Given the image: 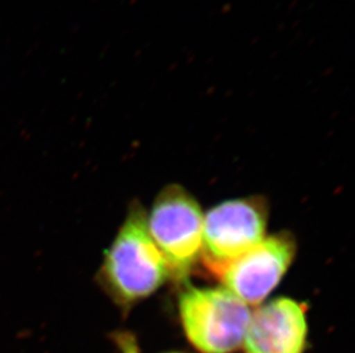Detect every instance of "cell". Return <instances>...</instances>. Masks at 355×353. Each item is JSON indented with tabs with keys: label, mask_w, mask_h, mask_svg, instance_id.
Listing matches in <instances>:
<instances>
[{
	"label": "cell",
	"mask_w": 355,
	"mask_h": 353,
	"mask_svg": "<svg viewBox=\"0 0 355 353\" xmlns=\"http://www.w3.org/2000/svg\"><path fill=\"white\" fill-rule=\"evenodd\" d=\"M168 277L167 263L150 235L144 209L134 204L105 253L98 283L119 307L127 310L155 293Z\"/></svg>",
	"instance_id": "obj_1"
},
{
	"label": "cell",
	"mask_w": 355,
	"mask_h": 353,
	"mask_svg": "<svg viewBox=\"0 0 355 353\" xmlns=\"http://www.w3.org/2000/svg\"><path fill=\"white\" fill-rule=\"evenodd\" d=\"M185 334L202 353H230L241 347L251 311L225 288L188 287L180 297Z\"/></svg>",
	"instance_id": "obj_2"
},
{
	"label": "cell",
	"mask_w": 355,
	"mask_h": 353,
	"mask_svg": "<svg viewBox=\"0 0 355 353\" xmlns=\"http://www.w3.org/2000/svg\"><path fill=\"white\" fill-rule=\"evenodd\" d=\"M295 255V242L288 233L263 239L225 267L220 275L225 289L246 305H258L275 289Z\"/></svg>",
	"instance_id": "obj_5"
},
{
	"label": "cell",
	"mask_w": 355,
	"mask_h": 353,
	"mask_svg": "<svg viewBox=\"0 0 355 353\" xmlns=\"http://www.w3.org/2000/svg\"><path fill=\"white\" fill-rule=\"evenodd\" d=\"M268 220L260 197L227 201L204 217L201 253L209 272L220 278L229 264L260 244Z\"/></svg>",
	"instance_id": "obj_4"
},
{
	"label": "cell",
	"mask_w": 355,
	"mask_h": 353,
	"mask_svg": "<svg viewBox=\"0 0 355 353\" xmlns=\"http://www.w3.org/2000/svg\"><path fill=\"white\" fill-rule=\"evenodd\" d=\"M204 216L197 201L181 186L171 185L155 199L148 228L167 263L169 275L188 278L202 244Z\"/></svg>",
	"instance_id": "obj_3"
},
{
	"label": "cell",
	"mask_w": 355,
	"mask_h": 353,
	"mask_svg": "<svg viewBox=\"0 0 355 353\" xmlns=\"http://www.w3.org/2000/svg\"><path fill=\"white\" fill-rule=\"evenodd\" d=\"M114 341L122 353H139L134 337L128 333H116Z\"/></svg>",
	"instance_id": "obj_7"
},
{
	"label": "cell",
	"mask_w": 355,
	"mask_h": 353,
	"mask_svg": "<svg viewBox=\"0 0 355 353\" xmlns=\"http://www.w3.org/2000/svg\"><path fill=\"white\" fill-rule=\"evenodd\" d=\"M306 338L305 307L282 297L251 314L243 342L246 353H302Z\"/></svg>",
	"instance_id": "obj_6"
}]
</instances>
